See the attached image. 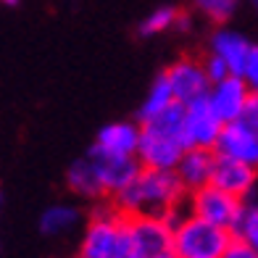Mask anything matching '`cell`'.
<instances>
[{
	"instance_id": "cell-1",
	"label": "cell",
	"mask_w": 258,
	"mask_h": 258,
	"mask_svg": "<svg viewBox=\"0 0 258 258\" xmlns=\"http://www.w3.org/2000/svg\"><path fill=\"white\" fill-rule=\"evenodd\" d=\"M187 203V190L177 171L143 169L132 184L111 198V206L124 216H169L182 211Z\"/></svg>"
},
{
	"instance_id": "cell-2",
	"label": "cell",
	"mask_w": 258,
	"mask_h": 258,
	"mask_svg": "<svg viewBox=\"0 0 258 258\" xmlns=\"http://www.w3.org/2000/svg\"><path fill=\"white\" fill-rule=\"evenodd\" d=\"M232 240L234 234L229 229H221L192 214H184L179 224L174 227L171 248L182 258H221L232 245Z\"/></svg>"
},
{
	"instance_id": "cell-3",
	"label": "cell",
	"mask_w": 258,
	"mask_h": 258,
	"mask_svg": "<svg viewBox=\"0 0 258 258\" xmlns=\"http://www.w3.org/2000/svg\"><path fill=\"white\" fill-rule=\"evenodd\" d=\"M245 206L248 203L242 198H234L224 190H219L216 184H206L201 190L187 192V203H184L187 214L203 219L208 224H216L221 229H229L232 234L245 214Z\"/></svg>"
},
{
	"instance_id": "cell-4",
	"label": "cell",
	"mask_w": 258,
	"mask_h": 258,
	"mask_svg": "<svg viewBox=\"0 0 258 258\" xmlns=\"http://www.w3.org/2000/svg\"><path fill=\"white\" fill-rule=\"evenodd\" d=\"M126 216L121 211H116L113 206H103L90 216L87 229L82 234L79 255L82 258H116L121 242Z\"/></svg>"
},
{
	"instance_id": "cell-5",
	"label": "cell",
	"mask_w": 258,
	"mask_h": 258,
	"mask_svg": "<svg viewBox=\"0 0 258 258\" xmlns=\"http://www.w3.org/2000/svg\"><path fill=\"white\" fill-rule=\"evenodd\" d=\"M163 74H166L169 85H171L174 98L182 105H190L195 100L208 98L211 85H214V82L208 79L203 61H198V58H179V61H174Z\"/></svg>"
},
{
	"instance_id": "cell-6",
	"label": "cell",
	"mask_w": 258,
	"mask_h": 258,
	"mask_svg": "<svg viewBox=\"0 0 258 258\" xmlns=\"http://www.w3.org/2000/svg\"><path fill=\"white\" fill-rule=\"evenodd\" d=\"M184 150H187V145L179 143V140H174L163 132H156V129H150V126H143L140 145H137V161L143 169L174 171Z\"/></svg>"
},
{
	"instance_id": "cell-7",
	"label": "cell",
	"mask_w": 258,
	"mask_h": 258,
	"mask_svg": "<svg viewBox=\"0 0 258 258\" xmlns=\"http://www.w3.org/2000/svg\"><path fill=\"white\" fill-rule=\"evenodd\" d=\"M184 121H187V148L216 150L224 121L219 119V113L214 111V105L208 103V98L184 105Z\"/></svg>"
},
{
	"instance_id": "cell-8",
	"label": "cell",
	"mask_w": 258,
	"mask_h": 258,
	"mask_svg": "<svg viewBox=\"0 0 258 258\" xmlns=\"http://www.w3.org/2000/svg\"><path fill=\"white\" fill-rule=\"evenodd\" d=\"M87 156L98 166V174L103 179V187H105V192H108V198L121 192L126 184H132L137 179V174L143 171L137 156H113V153H105V150H100L95 145L90 148Z\"/></svg>"
},
{
	"instance_id": "cell-9",
	"label": "cell",
	"mask_w": 258,
	"mask_h": 258,
	"mask_svg": "<svg viewBox=\"0 0 258 258\" xmlns=\"http://www.w3.org/2000/svg\"><path fill=\"white\" fill-rule=\"evenodd\" d=\"M248 100H250V87L237 74H229L227 79L211 85V92H208V103L214 105V111L219 113V119L224 124L242 119Z\"/></svg>"
},
{
	"instance_id": "cell-10",
	"label": "cell",
	"mask_w": 258,
	"mask_h": 258,
	"mask_svg": "<svg viewBox=\"0 0 258 258\" xmlns=\"http://www.w3.org/2000/svg\"><path fill=\"white\" fill-rule=\"evenodd\" d=\"M216 153L258 169V132L250 129L242 119L224 124L221 137L216 143Z\"/></svg>"
},
{
	"instance_id": "cell-11",
	"label": "cell",
	"mask_w": 258,
	"mask_h": 258,
	"mask_svg": "<svg viewBox=\"0 0 258 258\" xmlns=\"http://www.w3.org/2000/svg\"><path fill=\"white\" fill-rule=\"evenodd\" d=\"M129 232L148 258H153L163 250H171L174 224L166 216H126Z\"/></svg>"
},
{
	"instance_id": "cell-12",
	"label": "cell",
	"mask_w": 258,
	"mask_h": 258,
	"mask_svg": "<svg viewBox=\"0 0 258 258\" xmlns=\"http://www.w3.org/2000/svg\"><path fill=\"white\" fill-rule=\"evenodd\" d=\"M255 179H258V169L216 153V166H214L211 184H216L219 190H224V192H229L234 198H242V201H245V198L253 192Z\"/></svg>"
},
{
	"instance_id": "cell-13",
	"label": "cell",
	"mask_w": 258,
	"mask_h": 258,
	"mask_svg": "<svg viewBox=\"0 0 258 258\" xmlns=\"http://www.w3.org/2000/svg\"><path fill=\"white\" fill-rule=\"evenodd\" d=\"M214 166H216V150H208V148H187L174 171H177L179 182L184 184V190L192 192V190H201V187L211 184Z\"/></svg>"
},
{
	"instance_id": "cell-14",
	"label": "cell",
	"mask_w": 258,
	"mask_h": 258,
	"mask_svg": "<svg viewBox=\"0 0 258 258\" xmlns=\"http://www.w3.org/2000/svg\"><path fill=\"white\" fill-rule=\"evenodd\" d=\"M140 135H143V126H137L135 121H113L98 132L95 148L113 156H137Z\"/></svg>"
},
{
	"instance_id": "cell-15",
	"label": "cell",
	"mask_w": 258,
	"mask_h": 258,
	"mask_svg": "<svg viewBox=\"0 0 258 258\" xmlns=\"http://www.w3.org/2000/svg\"><path fill=\"white\" fill-rule=\"evenodd\" d=\"M208 53L219 55L221 61H224L229 66L232 74H242V66L245 61H248V53L253 48V42H248L242 37L240 32H232V29H219L211 34V42H208Z\"/></svg>"
},
{
	"instance_id": "cell-16",
	"label": "cell",
	"mask_w": 258,
	"mask_h": 258,
	"mask_svg": "<svg viewBox=\"0 0 258 258\" xmlns=\"http://www.w3.org/2000/svg\"><path fill=\"white\" fill-rule=\"evenodd\" d=\"M66 184H69V190L82 195V198H103V195H108V192H105V187H103L100 174H98V166L92 163L90 156L77 158L72 166H69Z\"/></svg>"
},
{
	"instance_id": "cell-17",
	"label": "cell",
	"mask_w": 258,
	"mask_h": 258,
	"mask_svg": "<svg viewBox=\"0 0 258 258\" xmlns=\"http://www.w3.org/2000/svg\"><path fill=\"white\" fill-rule=\"evenodd\" d=\"M174 103H177V98H174V92H171V85H169L166 74L161 72V74L153 79V85H150L148 95H145L143 105H140V111H137L140 124H148V121L158 119V116H161L163 111H169Z\"/></svg>"
},
{
	"instance_id": "cell-18",
	"label": "cell",
	"mask_w": 258,
	"mask_h": 258,
	"mask_svg": "<svg viewBox=\"0 0 258 258\" xmlns=\"http://www.w3.org/2000/svg\"><path fill=\"white\" fill-rule=\"evenodd\" d=\"M79 219L82 214L74 208V206H69V203H55L50 208H45V214L40 219V229L45 234H50V237H58V234H66V232H72L77 224H79Z\"/></svg>"
},
{
	"instance_id": "cell-19",
	"label": "cell",
	"mask_w": 258,
	"mask_h": 258,
	"mask_svg": "<svg viewBox=\"0 0 258 258\" xmlns=\"http://www.w3.org/2000/svg\"><path fill=\"white\" fill-rule=\"evenodd\" d=\"M182 16V11L179 8H174V6H161L156 8L153 14H148L143 21H140V37H156V34L161 32H169V29H177V21Z\"/></svg>"
},
{
	"instance_id": "cell-20",
	"label": "cell",
	"mask_w": 258,
	"mask_h": 258,
	"mask_svg": "<svg viewBox=\"0 0 258 258\" xmlns=\"http://www.w3.org/2000/svg\"><path fill=\"white\" fill-rule=\"evenodd\" d=\"M198 14H203L214 24H224L237 11V0H192Z\"/></svg>"
},
{
	"instance_id": "cell-21",
	"label": "cell",
	"mask_w": 258,
	"mask_h": 258,
	"mask_svg": "<svg viewBox=\"0 0 258 258\" xmlns=\"http://www.w3.org/2000/svg\"><path fill=\"white\" fill-rule=\"evenodd\" d=\"M234 237L258 250V206H245V214L234 229Z\"/></svg>"
},
{
	"instance_id": "cell-22",
	"label": "cell",
	"mask_w": 258,
	"mask_h": 258,
	"mask_svg": "<svg viewBox=\"0 0 258 258\" xmlns=\"http://www.w3.org/2000/svg\"><path fill=\"white\" fill-rule=\"evenodd\" d=\"M240 77L245 79V85L250 87V92H258V45H253V48H250L248 61H245Z\"/></svg>"
},
{
	"instance_id": "cell-23",
	"label": "cell",
	"mask_w": 258,
	"mask_h": 258,
	"mask_svg": "<svg viewBox=\"0 0 258 258\" xmlns=\"http://www.w3.org/2000/svg\"><path fill=\"white\" fill-rule=\"evenodd\" d=\"M203 66H206L208 79L214 82V85H216V82H221V79H227V77L232 74V72H229V66L221 61L219 55H214V53H208V55L203 58Z\"/></svg>"
},
{
	"instance_id": "cell-24",
	"label": "cell",
	"mask_w": 258,
	"mask_h": 258,
	"mask_svg": "<svg viewBox=\"0 0 258 258\" xmlns=\"http://www.w3.org/2000/svg\"><path fill=\"white\" fill-rule=\"evenodd\" d=\"M221 258H258V250H253L250 245H245L242 240L234 237V240H232V245L227 248V253L221 255Z\"/></svg>"
},
{
	"instance_id": "cell-25",
	"label": "cell",
	"mask_w": 258,
	"mask_h": 258,
	"mask_svg": "<svg viewBox=\"0 0 258 258\" xmlns=\"http://www.w3.org/2000/svg\"><path fill=\"white\" fill-rule=\"evenodd\" d=\"M242 121L258 132V92H250V100H248V105H245V113H242Z\"/></svg>"
},
{
	"instance_id": "cell-26",
	"label": "cell",
	"mask_w": 258,
	"mask_h": 258,
	"mask_svg": "<svg viewBox=\"0 0 258 258\" xmlns=\"http://www.w3.org/2000/svg\"><path fill=\"white\" fill-rule=\"evenodd\" d=\"M153 258H182V255L171 248V250H163V253H158V255H153Z\"/></svg>"
},
{
	"instance_id": "cell-27",
	"label": "cell",
	"mask_w": 258,
	"mask_h": 258,
	"mask_svg": "<svg viewBox=\"0 0 258 258\" xmlns=\"http://www.w3.org/2000/svg\"><path fill=\"white\" fill-rule=\"evenodd\" d=\"M0 3H6V6H14V3H16V0H0Z\"/></svg>"
},
{
	"instance_id": "cell-28",
	"label": "cell",
	"mask_w": 258,
	"mask_h": 258,
	"mask_svg": "<svg viewBox=\"0 0 258 258\" xmlns=\"http://www.w3.org/2000/svg\"><path fill=\"white\" fill-rule=\"evenodd\" d=\"M250 3H253V6H255V8H258V0H250Z\"/></svg>"
},
{
	"instance_id": "cell-29",
	"label": "cell",
	"mask_w": 258,
	"mask_h": 258,
	"mask_svg": "<svg viewBox=\"0 0 258 258\" xmlns=\"http://www.w3.org/2000/svg\"><path fill=\"white\" fill-rule=\"evenodd\" d=\"M77 258H82V255H77Z\"/></svg>"
}]
</instances>
